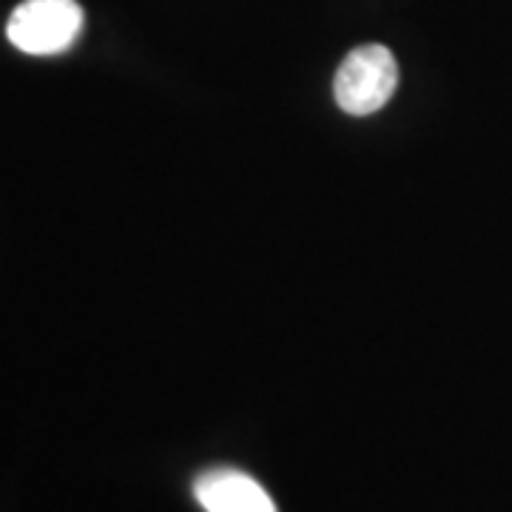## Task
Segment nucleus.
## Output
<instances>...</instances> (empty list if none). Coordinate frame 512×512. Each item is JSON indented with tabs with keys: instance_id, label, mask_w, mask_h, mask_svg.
<instances>
[{
	"instance_id": "obj_1",
	"label": "nucleus",
	"mask_w": 512,
	"mask_h": 512,
	"mask_svg": "<svg viewBox=\"0 0 512 512\" xmlns=\"http://www.w3.org/2000/svg\"><path fill=\"white\" fill-rule=\"evenodd\" d=\"M399 83V66L387 46L367 43L353 49L333 80V94L339 109L353 117H367L379 111L393 97Z\"/></svg>"
},
{
	"instance_id": "obj_2",
	"label": "nucleus",
	"mask_w": 512,
	"mask_h": 512,
	"mask_svg": "<svg viewBox=\"0 0 512 512\" xmlns=\"http://www.w3.org/2000/svg\"><path fill=\"white\" fill-rule=\"evenodd\" d=\"M83 29L77 0H23L6 23L9 43L26 55H60Z\"/></svg>"
},
{
	"instance_id": "obj_3",
	"label": "nucleus",
	"mask_w": 512,
	"mask_h": 512,
	"mask_svg": "<svg viewBox=\"0 0 512 512\" xmlns=\"http://www.w3.org/2000/svg\"><path fill=\"white\" fill-rule=\"evenodd\" d=\"M194 495L205 512H276L265 487L231 467L202 473L194 481Z\"/></svg>"
}]
</instances>
